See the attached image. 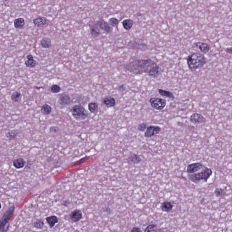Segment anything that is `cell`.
I'll return each mask as SVG.
<instances>
[{
  "mask_svg": "<svg viewBox=\"0 0 232 232\" xmlns=\"http://www.w3.org/2000/svg\"><path fill=\"white\" fill-rule=\"evenodd\" d=\"M193 48H198L201 52L206 53L208 52L210 49V47L208 44L203 42H195L193 44Z\"/></svg>",
  "mask_w": 232,
  "mask_h": 232,
  "instance_id": "cell-12",
  "label": "cell"
},
{
  "mask_svg": "<svg viewBox=\"0 0 232 232\" xmlns=\"http://www.w3.org/2000/svg\"><path fill=\"white\" fill-rule=\"evenodd\" d=\"M225 51L228 53L232 54V48H228L226 49Z\"/></svg>",
  "mask_w": 232,
  "mask_h": 232,
  "instance_id": "cell-40",
  "label": "cell"
},
{
  "mask_svg": "<svg viewBox=\"0 0 232 232\" xmlns=\"http://www.w3.org/2000/svg\"><path fill=\"white\" fill-rule=\"evenodd\" d=\"M123 1H128V0H123Z\"/></svg>",
  "mask_w": 232,
  "mask_h": 232,
  "instance_id": "cell-45",
  "label": "cell"
},
{
  "mask_svg": "<svg viewBox=\"0 0 232 232\" xmlns=\"http://www.w3.org/2000/svg\"><path fill=\"white\" fill-rule=\"evenodd\" d=\"M104 211L105 212V213H107L108 215H110L112 213V210L109 207H107V208H104Z\"/></svg>",
  "mask_w": 232,
  "mask_h": 232,
  "instance_id": "cell-37",
  "label": "cell"
},
{
  "mask_svg": "<svg viewBox=\"0 0 232 232\" xmlns=\"http://www.w3.org/2000/svg\"><path fill=\"white\" fill-rule=\"evenodd\" d=\"M15 207L14 206H12L9 208L4 213L3 216L1 220V232H6L9 229V221L11 219L14 212Z\"/></svg>",
  "mask_w": 232,
  "mask_h": 232,
  "instance_id": "cell-5",
  "label": "cell"
},
{
  "mask_svg": "<svg viewBox=\"0 0 232 232\" xmlns=\"http://www.w3.org/2000/svg\"><path fill=\"white\" fill-rule=\"evenodd\" d=\"M25 165V161L22 158L17 159L13 162V165L17 169H21Z\"/></svg>",
  "mask_w": 232,
  "mask_h": 232,
  "instance_id": "cell-22",
  "label": "cell"
},
{
  "mask_svg": "<svg viewBox=\"0 0 232 232\" xmlns=\"http://www.w3.org/2000/svg\"><path fill=\"white\" fill-rule=\"evenodd\" d=\"M70 204V201H65L62 203V204L64 205V206H68Z\"/></svg>",
  "mask_w": 232,
  "mask_h": 232,
  "instance_id": "cell-42",
  "label": "cell"
},
{
  "mask_svg": "<svg viewBox=\"0 0 232 232\" xmlns=\"http://www.w3.org/2000/svg\"><path fill=\"white\" fill-rule=\"evenodd\" d=\"M49 20L45 17H40L35 19L33 22L34 25L38 27H44L49 24Z\"/></svg>",
  "mask_w": 232,
  "mask_h": 232,
  "instance_id": "cell-10",
  "label": "cell"
},
{
  "mask_svg": "<svg viewBox=\"0 0 232 232\" xmlns=\"http://www.w3.org/2000/svg\"><path fill=\"white\" fill-rule=\"evenodd\" d=\"M158 92L162 96L167 97V98H169L172 100H174L175 99V97H174L173 94L170 91H166V90L162 89H159Z\"/></svg>",
  "mask_w": 232,
  "mask_h": 232,
  "instance_id": "cell-25",
  "label": "cell"
},
{
  "mask_svg": "<svg viewBox=\"0 0 232 232\" xmlns=\"http://www.w3.org/2000/svg\"><path fill=\"white\" fill-rule=\"evenodd\" d=\"M128 162L133 164H137L141 162V158L138 154H133L129 156L128 158Z\"/></svg>",
  "mask_w": 232,
  "mask_h": 232,
  "instance_id": "cell-17",
  "label": "cell"
},
{
  "mask_svg": "<svg viewBox=\"0 0 232 232\" xmlns=\"http://www.w3.org/2000/svg\"><path fill=\"white\" fill-rule=\"evenodd\" d=\"M125 70L135 75L148 73L150 76L156 78L160 72L158 65L151 59H135L127 63Z\"/></svg>",
  "mask_w": 232,
  "mask_h": 232,
  "instance_id": "cell-1",
  "label": "cell"
},
{
  "mask_svg": "<svg viewBox=\"0 0 232 232\" xmlns=\"http://www.w3.org/2000/svg\"><path fill=\"white\" fill-rule=\"evenodd\" d=\"M131 232H141V229H140V228H138L135 227L133 228H132V230H131Z\"/></svg>",
  "mask_w": 232,
  "mask_h": 232,
  "instance_id": "cell-38",
  "label": "cell"
},
{
  "mask_svg": "<svg viewBox=\"0 0 232 232\" xmlns=\"http://www.w3.org/2000/svg\"><path fill=\"white\" fill-rule=\"evenodd\" d=\"M119 23V20L116 18H111L108 20V24L112 27H117Z\"/></svg>",
  "mask_w": 232,
  "mask_h": 232,
  "instance_id": "cell-30",
  "label": "cell"
},
{
  "mask_svg": "<svg viewBox=\"0 0 232 232\" xmlns=\"http://www.w3.org/2000/svg\"><path fill=\"white\" fill-rule=\"evenodd\" d=\"M46 220L51 228L53 227L55 225V224L58 222V218L57 217L54 215L50 216L46 218Z\"/></svg>",
  "mask_w": 232,
  "mask_h": 232,
  "instance_id": "cell-23",
  "label": "cell"
},
{
  "mask_svg": "<svg viewBox=\"0 0 232 232\" xmlns=\"http://www.w3.org/2000/svg\"><path fill=\"white\" fill-rule=\"evenodd\" d=\"M22 99V95L18 91L14 92L11 95V99L14 102H19Z\"/></svg>",
  "mask_w": 232,
  "mask_h": 232,
  "instance_id": "cell-26",
  "label": "cell"
},
{
  "mask_svg": "<svg viewBox=\"0 0 232 232\" xmlns=\"http://www.w3.org/2000/svg\"><path fill=\"white\" fill-rule=\"evenodd\" d=\"M173 208V205L172 203L168 201H164L161 205V209L163 212H170Z\"/></svg>",
  "mask_w": 232,
  "mask_h": 232,
  "instance_id": "cell-18",
  "label": "cell"
},
{
  "mask_svg": "<svg viewBox=\"0 0 232 232\" xmlns=\"http://www.w3.org/2000/svg\"><path fill=\"white\" fill-rule=\"evenodd\" d=\"M25 24L24 19L22 18L16 19L14 21V27L17 29H22Z\"/></svg>",
  "mask_w": 232,
  "mask_h": 232,
  "instance_id": "cell-20",
  "label": "cell"
},
{
  "mask_svg": "<svg viewBox=\"0 0 232 232\" xmlns=\"http://www.w3.org/2000/svg\"><path fill=\"white\" fill-rule=\"evenodd\" d=\"M161 131L160 127L157 126H151L147 127L144 135L146 138H150L159 133Z\"/></svg>",
  "mask_w": 232,
  "mask_h": 232,
  "instance_id": "cell-8",
  "label": "cell"
},
{
  "mask_svg": "<svg viewBox=\"0 0 232 232\" xmlns=\"http://www.w3.org/2000/svg\"><path fill=\"white\" fill-rule=\"evenodd\" d=\"M190 120L194 124H198L203 123L205 122V119L201 114L193 113L190 117Z\"/></svg>",
  "mask_w": 232,
  "mask_h": 232,
  "instance_id": "cell-11",
  "label": "cell"
},
{
  "mask_svg": "<svg viewBox=\"0 0 232 232\" xmlns=\"http://www.w3.org/2000/svg\"><path fill=\"white\" fill-rule=\"evenodd\" d=\"M128 46L133 49H143L147 48V46L144 43H140L135 41H132L128 44Z\"/></svg>",
  "mask_w": 232,
  "mask_h": 232,
  "instance_id": "cell-13",
  "label": "cell"
},
{
  "mask_svg": "<svg viewBox=\"0 0 232 232\" xmlns=\"http://www.w3.org/2000/svg\"><path fill=\"white\" fill-rule=\"evenodd\" d=\"M59 129V128L58 127H54L53 126V127H50L49 130L50 132H52V133H56V132H58Z\"/></svg>",
  "mask_w": 232,
  "mask_h": 232,
  "instance_id": "cell-36",
  "label": "cell"
},
{
  "mask_svg": "<svg viewBox=\"0 0 232 232\" xmlns=\"http://www.w3.org/2000/svg\"><path fill=\"white\" fill-rule=\"evenodd\" d=\"M71 112L74 118L78 121L85 120L88 117V113L81 105H76L72 107Z\"/></svg>",
  "mask_w": 232,
  "mask_h": 232,
  "instance_id": "cell-4",
  "label": "cell"
},
{
  "mask_svg": "<svg viewBox=\"0 0 232 232\" xmlns=\"http://www.w3.org/2000/svg\"><path fill=\"white\" fill-rule=\"evenodd\" d=\"M82 213L79 210H75L70 215L71 220L74 222H77L82 219Z\"/></svg>",
  "mask_w": 232,
  "mask_h": 232,
  "instance_id": "cell-15",
  "label": "cell"
},
{
  "mask_svg": "<svg viewBox=\"0 0 232 232\" xmlns=\"http://www.w3.org/2000/svg\"><path fill=\"white\" fill-rule=\"evenodd\" d=\"M52 107L47 104H45L41 107V112L44 115H49L52 112Z\"/></svg>",
  "mask_w": 232,
  "mask_h": 232,
  "instance_id": "cell-24",
  "label": "cell"
},
{
  "mask_svg": "<svg viewBox=\"0 0 232 232\" xmlns=\"http://www.w3.org/2000/svg\"><path fill=\"white\" fill-rule=\"evenodd\" d=\"M25 64L26 67H28V68H32L36 66V62L34 59H30V60H28V59L25 62Z\"/></svg>",
  "mask_w": 232,
  "mask_h": 232,
  "instance_id": "cell-31",
  "label": "cell"
},
{
  "mask_svg": "<svg viewBox=\"0 0 232 232\" xmlns=\"http://www.w3.org/2000/svg\"><path fill=\"white\" fill-rule=\"evenodd\" d=\"M88 109L91 113H95L98 112L99 106L95 102H91L88 104Z\"/></svg>",
  "mask_w": 232,
  "mask_h": 232,
  "instance_id": "cell-27",
  "label": "cell"
},
{
  "mask_svg": "<svg viewBox=\"0 0 232 232\" xmlns=\"http://www.w3.org/2000/svg\"><path fill=\"white\" fill-rule=\"evenodd\" d=\"M35 88H36V89L39 90V89H41V88H43L42 87H35Z\"/></svg>",
  "mask_w": 232,
  "mask_h": 232,
  "instance_id": "cell-43",
  "label": "cell"
},
{
  "mask_svg": "<svg viewBox=\"0 0 232 232\" xmlns=\"http://www.w3.org/2000/svg\"><path fill=\"white\" fill-rule=\"evenodd\" d=\"M103 104L107 107H113L116 104L115 99L112 96H107L104 99Z\"/></svg>",
  "mask_w": 232,
  "mask_h": 232,
  "instance_id": "cell-16",
  "label": "cell"
},
{
  "mask_svg": "<svg viewBox=\"0 0 232 232\" xmlns=\"http://www.w3.org/2000/svg\"><path fill=\"white\" fill-rule=\"evenodd\" d=\"M44 226V223L42 220H38L34 223V226L37 229H41Z\"/></svg>",
  "mask_w": 232,
  "mask_h": 232,
  "instance_id": "cell-32",
  "label": "cell"
},
{
  "mask_svg": "<svg viewBox=\"0 0 232 232\" xmlns=\"http://www.w3.org/2000/svg\"><path fill=\"white\" fill-rule=\"evenodd\" d=\"M157 226L156 224H150L148 226L146 227V228L144 230V232H151V231H156L155 230Z\"/></svg>",
  "mask_w": 232,
  "mask_h": 232,
  "instance_id": "cell-34",
  "label": "cell"
},
{
  "mask_svg": "<svg viewBox=\"0 0 232 232\" xmlns=\"http://www.w3.org/2000/svg\"><path fill=\"white\" fill-rule=\"evenodd\" d=\"M125 87L124 86V84H122V85H120V86L118 87V89L120 91H123V90H125Z\"/></svg>",
  "mask_w": 232,
  "mask_h": 232,
  "instance_id": "cell-39",
  "label": "cell"
},
{
  "mask_svg": "<svg viewBox=\"0 0 232 232\" xmlns=\"http://www.w3.org/2000/svg\"><path fill=\"white\" fill-rule=\"evenodd\" d=\"M147 128V124L146 123H141L138 126V130L140 132H144Z\"/></svg>",
  "mask_w": 232,
  "mask_h": 232,
  "instance_id": "cell-35",
  "label": "cell"
},
{
  "mask_svg": "<svg viewBox=\"0 0 232 232\" xmlns=\"http://www.w3.org/2000/svg\"><path fill=\"white\" fill-rule=\"evenodd\" d=\"M95 30L101 34V30L104 31L107 33H109L111 31V27L108 23L106 22L104 20H101L97 21L93 25Z\"/></svg>",
  "mask_w": 232,
  "mask_h": 232,
  "instance_id": "cell-6",
  "label": "cell"
},
{
  "mask_svg": "<svg viewBox=\"0 0 232 232\" xmlns=\"http://www.w3.org/2000/svg\"><path fill=\"white\" fill-rule=\"evenodd\" d=\"M151 106L157 110H161L165 108L166 105L165 100L161 98H152L149 100Z\"/></svg>",
  "mask_w": 232,
  "mask_h": 232,
  "instance_id": "cell-7",
  "label": "cell"
},
{
  "mask_svg": "<svg viewBox=\"0 0 232 232\" xmlns=\"http://www.w3.org/2000/svg\"><path fill=\"white\" fill-rule=\"evenodd\" d=\"M134 22L131 19H125L122 22L123 27L127 31L130 30L133 25Z\"/></svg>",
  "mask_w": 232,
  "mask_h": 232,
  "instance_id": "cell-19",
  "label": "cell"
},
{
  "mask_svg": "<svg viewBox=\"0 0 232 232\" xmlns=\"http://www.w3.org/2000/svg\"><path fill=\"white\" fill-rule=\"evenodd\" d=\"M212 174L213 171L211 169L205 167V169L201 172L189 175L188 178L192 182L194 183H197L202 180L204 181L205 182H207L208 179L212 175Z\"/></svg>",
  "mask_w": 232,
  "mask_h": 232,
  "instance_id": "cell-3",
  "label": "cell"
},
{
  "mask_svg": "<svg viewBox=\"0 0 232 232\" xmlns=\"http://www.w3.org/2000/svg\"><path fill=\"white\" fill-rule=\"evenodd\" d=\"M27 59H28V60L33 59H34V57H33V55H31V54H29V55L27 56Z\"/></svg>",
  "mask_w": 232,
  "mask_h": 232,
  "instance_id": "cell-41",
  "label": "cell"
},
{
  "mask_svg": "<svg viewBox=\"0 0 232 232\" xmlns=\"http://www.w3.org/2000/svg\"><path fill=\"white\" fill-rule=\"evenodd\" d=\"M187 63L189 69L191 70L194 71L203 68L206 64V60L203 54L194 53L187 57Z\"/></svg>",
  "mask_w": 232,
  "mask_h": 232,
  "instance_id": "cell-2",
  "label": "cell"
},
{
  "mask_svg": "<svg viewBox=\"0 0 232 232\" xmlns=\"http://www.w3.org/2000/svg\"><path fill=\"white\" fill-rule=\"evenodd\" d=\"M59 103L61 105H67L71 103V99L68 94L63 93L59 97Z\"/></svg>",
  "mask_w": 232,
  "mask_h": 232,
  "instance_id": "cell-14",
  "label": "cell"
},
{
  "mask_svg": "<svg viewBox=\"0 0 232 232\" xmlns=\"http://www.w3.org/2000/svg\"><path fill=\"white\" fill-rule=\"evenodd\" d=\"M61 90V87L57 84H53L50 88V90L51 91L52 93H54V94L59 93Z\"/></svg>",
  "mask_w": 232,
  "mask_h": 232,
  "instance_id": "cell-33",
  "label": "cell"
},
{
  "mask_svg": "<svg viewBox=\"0 0 232 232\" xmlns=\"http://www.w3.org/2000/svg\"><path fill=\"white\" fill-rule=\"evenodd\" d=\"M6 136L9 139L12 140L15 139L17 138V133L15 130H11V131L7 133Z\"/></svg>",
  "mask_w": 232,
  "mask_h": 232,
  "instance_id": "cell-29",
  "label": "cell"
},
{
  "mask_svg": "<svg viewBox=\"0 0 232 232\" xmlns=\"http://www.w3.org/2000/svg\"><path fill=\"white\" fill-rule=\"evenodd\" d=\"M40 44L42 47L43 48H49L52 46L51 41L49 38L46 37L43 38L41 40Z\"/></svg>",
  "mask_w": 232,
  "mask_h": 232,
  "instance_id": "cell-21",
  "label": "cell"
},
{
  "mask_svg": "<svg viewBox=\"0 0 232 232\" xmlns=\"http://www.w3.org/2000/svg\"><path fill=\"white\" fill-rule=\"evenodd\" d=\"M4 1H9V0H3Z\"/></svg>",
  "mask_w": 232,
  "mask_h": 232,
  "instance_id": "cell-44",
  "label": "cell"
},
{
  "mask_svg": "<svg viewBox=\"0 0 232 232\" xmlns=\"http://www.w3.org/2000/svg\"><path fill=\"white\" fill-rule=\"evenodd\" d=\"M204 165L201 163L195 162L187 166V172L189 174H193L203 168Z\"/></svg>",
  "mask_w": 232,
  "mask_h": 232,
  "instance_id": "cell-9",
  "label": "cell"
},
{
  "mask_svg": "<svg viewBox=\"0 0 232 232\" xmlns=\"http://www.w3.org/2000/svg\"><path fill=\"white\" fill-rule=\"evenodd\" d=\"M216 196L218 197H223L225 196L226 192L225 190L221 188H217L215 191Z\"/></svg>",
  "mask_w": 232,
  "mask_h": 232,
  "instance_id": "cell-28",
  "label": "cell"
}]
</instances>
